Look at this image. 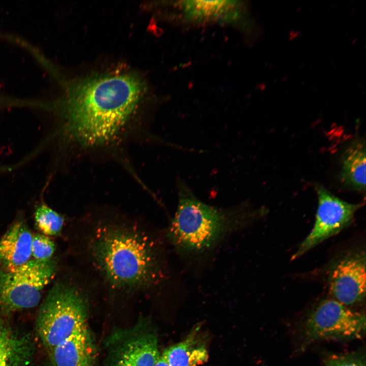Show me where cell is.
<instances>
[{
    "label": "cell",
    "instance_id": "6da1fadb",
    "mask_svg": "<svg viewBox=\"0 0 366 366\" xmlns=\"http://www.w3.org/2000/svg\"><path fill=\"white\" fill-rule=\"evenodd\" d=\"M69 89L63 108L64 134L93 146L114 139L138 106L146 86L134 73L113 72L79 79Z\"/></svg>",
    "mask_w": 366,
    "mask_h": 366
},
{
    "label": "cell",
    "instance_id": "7a4b0ae2",
    "mask_svg": "<svg viewBox=\"0 0 366 366\" xmlns=\"http://www.w3.org/2000/svg\"><path fill=\"white\" fill-rule=\"evenodd\" d=\"M90 250L95 266L113 289H143L160 278L156 246L134 225L113 223L100 226L91 240Z\"/></svg>",
    "mask_w": 366,
    "mask_h": 366
},
{
    "label": "cell",
    "instance_id": "3957f363",
    "mask_svg": "<svg viewBox=\"0 0 366 366\" xmlns=\"http://www.w3.org/2000/svg\"><path fill=\"white\" fill-rule=\"evenodd\" d=\"M178 202L167 231L175 249L184 255L199 256L226 236L249 224L259 211L248 203L228 207L208 204L199 199L182 179L176 182Z\"/></svg>",
    "mask_w": 366,
    "mask_h": 366
},
{
    "label": "cell",
    "instance_id": "277c9868",
    "mask_svg": "<svg viewBox=\"0 0 366 366\" xmlns=\"http://www.w3.org/2000/svg\"><path fill=\"white\" fill-rule=\"evenodd\" d=\"M87 301L80 290L71 285H54L36 321V331L47 352L87 327Z\"/></svg>",
    "mask_w": 366,
    "mask_h": 366
},
{
    "label": "cell",
    "instance_id": "5b68a950",
    "mask_svg": "<svg viewBox=\"0 0 366 366\" xmlns=\"http://www.w3.org/2000/svg\"><path fill=\"white\" fill-rule=\"evenodd\" d=\"M55 269L51 259L30 260L16 268H0V312L8 314L38 304Z\"/></svg>",
    "mask_w": 366,
    "mask_h": 366
},
{
    "label": "cell",
    "instance_id": "8992f818",
    "mask_svg": "<svg viewBox=\"0 0 366 366\" xmlns=\"http://www.w3.org/2000/svg\"><path fill=\"white\" fill-rule=\"evenodd\" d=\"M103 343L102 366H155L160 356L157 336L143 318L131 327L114 328Z\"/></svg>",
    "mask_w": 366,
    "mask_h": 366
},
{
    "label": "cell",
    "instance_id": "52a82bcc",
    "mask_svg": "<svg viewBox=\"0 0 366 366\" xmlns=\"http://www.w3.org/2000/svg\"><path fill=\"white\" fill-rule=\"evenodd\" d=\"M365 317L334 299H324L311 312L303 327L305 342L343 340L361 338L365 333Z\"/></svg>",
    "mask_w": 366,
    "mask_h": 366
},
{
    "label": "cell",
    "instance_id": "ba28073f",
    "mask_svg": "<svg viewBox=\"0 0 366 366\" xmlns=\"http://www.w3.org/2000/svg\"><path fill=\"white\" fill-rule=\"evenodd\" d=\"M318 207L314 225L292 256L294 260L348 226L362 204H352L336 197L321 185L316 187Z\"/></svg>",
    "mask_w": 366,
    "mask_h": 366
},
{
    "label": "cell",
    "instance_id": "9c48e42d",
    "mask_svg": "<svg viewBox=\"0 0 366 366\" xmlns=\"http://www.w3.org/2000/svg\"><path fill=\"white\" fill-rule=\"evenodd\" d=\"M331 298L350 308L363 302L365 297L364 253L349 254L339 260L328 278Z\"/></svg>",
    "mask_w": 366,
    "mask_h": 366
},
{
    "label": "cell",
    "instance_id": "30bf717a",
    "mask_svg": "<svg viewBox=\"0 0 366 366\" xmlns=\"http://www.w3.org/2000/svg\"><path fill=\"white\" fill-rule=\"evenodd\" d=\"M47 353L51 366H95L97 348L87 326Z\"/></svg>",
    "mask_w": 366,
    "mask_h": 366
},
{
    "label": "cell",
    "instance_id": "8fae6325",
    "mask_svg": "<svg viewBox=\"0 0 366 366\" xmlns=\"http://www.w3.org/2000/svg\"><path fill=\"white\" fill-rule=\"evenodd\" d=\"M33 236L23 221L15 223L0 240V268H16L29 261Z\"/></svg>",
    "mask_w": 366,
    "mask_h": 366
},
{
    "label": "cell",
    "instance_id": "7c38bea8",
    "mask_svg": "<svg viewBox=\"0 0 366 366\" xmlns=\"http://www.w3.org/2000/svg\"><path fill=\"white\" fill-rule=\"evenodd\" d=\"M180 4L187 18L197 22L236 21L244 9V5L235 1H186Z\"/></svg>",
    "mask_w": 366,
    "mask_h": 366
},
{
    "label": "cell",
    "instance_id": "4fadbf2b",
    "mask_svg": "<svg viewBox=\"0 0 366 366\" xmlns=\"http://www.w3.org/2000/svg\"><path fill=\"white\" fill-rule=\"evenodd\" d=\"M33 354L29 335L19 333L0 317V366H29Z\"/></svg>",
    "mask_w": 366,
    "mask_h": 366
},
{
    "label": "cell",
    "instance_id": "5bb4252c",
    "mask_svg": "<svg viewBox=\"0 0 366 366\" xmlns=\"http://www.w3.org/2000/svg\"><path fill=\"white\" fill-rule=\"evenodd\" d=\"M340 179L342 184L351 190H365V143L363 139L352 140L341 157Z\"/></svg>",
    "mask_w": 366,
    "mask_h": 366
},
{
    "label": "cell",
    "instance_id": "9a60e30c",
    "mask_svg": "<svg viewBox=\"0 0 366 366\" xmlns=\"http://www.w3.org/2000/svg\"><path fill=\"white\" fill-rule=\"evenodd\" d=\"M161 355L169 366H200L208 359L207 350L195 330L182 341L167 348Z\"/></svg>",
    "mask_w": 366,
    "mask_h": 366
},
{
    "label": "cell",
    "instance_id": "2e32d148",
    "mask_svg": "<svg viewBox=\"0 0 366 366\" xmlns=\"http://www.w3.org/2000/svg\"><path fill=\"white\" fill-rule=\"evenodd\" d=\"M35 220L37 228L46 235L59 234L64 225L63 217L44 203L36 208Z\"/></svg>",
    "mask_w": 366,
    "mask_h": 366
},
{
    "label": "cell",
    "instance_id": "e0dca14e",
    "mask_svg": "<svg viewBox=\"0 0 366 366\" xmlns=\"http://www.w3.org/2000/svg\"><path fill=\"white\" fill-rule=\"evenodd\" d=\"M55 250L54 242L48 237L40 234L33 236L32 255L35 259L41 261L51 259Z\"/></svg>",
    "mask_w": 366,
    "mask_h": 366
},
{
    "label": "cell",
    "instance_id": "ac0fdd59",
    "mask_svg": "<svg viewBox=\"0 0 366 366\" xmlns=\"http://www.w3.org/2000/svg\"><path fill=\"white\" fill-rule=\"evenodd\" d=\"M325 366H365V359L356 354L333 355L328 357Z\"/></svg>",
    "mask_w": 366,
    "mask_h": 366
},
{
    "label": "cell",
    "instance_id": "d6986e66",
    "mask_svg": "<svg viewBox=\"0 0 366 366\" xmlns=\"http://www.w3.org/2000/svg\"><path fill=\"white\" fill-rule=\"evenodd\" d=\"M155 366H169V365L161 354Z\"/></svg>",
    "mask_w": 366,
    "mask_h": 366
}]
</instances>
